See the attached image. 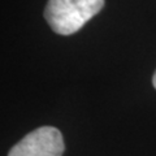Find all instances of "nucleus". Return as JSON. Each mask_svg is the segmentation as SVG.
<instances>
[{"label": "nucleus", "instance_id": "nucleus-3", "mask_svg": "<svg viewBox=\"0 0 156 156\" xmlns=\"http://www.w3.org/2000/svg\"><path fill=\"white\" fill-rule=\"evenodd\" d=\"M152 85H154V87L156 89V72L154 73V77H152Z\"/></svg>", "mask_w": 156, "mask_h": 156}, {"label": "nucleus", "instance_id": "nucleus-1", "mask_svg": "<svg viewBox=\"0 0 156 156\" xmlns=\"http://www.w3.org/2000/svg\"><path fill=\"white\" fill-rule=\"evenodd\" d=\"M104 7V0H48L44 18L55 33L72 35Z\"/></svg>", "mask_w": 156, "mask_h": 156}, {"label": "nucleus", "instance_id": "nucleus-2", "mask_svg": "<svg viewBox=\"0 0 156 156\" xmlns=\"http://www.w3.org/2000/svg\"><path fill=\"white\" fill-rule=\"evenodd\" d=\"M64 150L61 131L53 126H42L14 144L8 156H62Z\"/></svg>", "mask_w": 156, "mask_h": 156}]
</instances>
